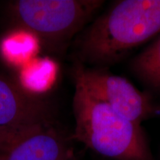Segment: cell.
I'll list each match as a JSON object with an SVG mask.
<instances>
[{
    "mask_svg": "<svg viewBox=\"0 0 160 160\" xmlns=\"http://www.w3.org/2000/svg\"><path fill=\"white\" fill-rule=\"evenodd\" d=\"M160 34V0H121L95 17L73 40L75 58L104 68Z\"/></svg>",
    "mask_w": 160,
    "mask_h": 160,
    "instance_id": "1",
    "label": "cell"
},
{
    "mask_svg": "<svg viewBox=\"0 0 160 160\" xmlns=\"http://www.w3.org/2000/svg\"><path fill=\"white\" fill-rule=\"evenodd\" d=\"M75 126L71 139L114 160H153L141 125L118 114L73 74Z\"/></svg>",
    "mask_w": 160,
    "mask_h": 160,
    "instance_id": "2",
    "label": "cell"
},
{
    "mask_svg": "<svg viewBox=\"0 0 160 160\" xmlns=\"http://www.w3.org/2000/svg\"><path fill=\"white\" fill-rule=\"evenodd\" d=\"M104 4L103 0H18L8 4V12L48 51L63 54Z\"/></svg>",
    "mask_w": 160,
    "mask_h": 160,
    "instance_id": "3",
    "label": "cell"
},
{
    "mask_svg": "<svg viewBox=\"0 0 160 160\" xmlns=\"http://www.w3.org/2000/svg\"><path fill=\"white\" fill-rule=\"evenodd\" d=\"M72 142L55 122L0 128V160H65Z\"/></svg>",
    "mask_w": 160,
    "mask_h": 160,
    "instance_id": "4",
    "label": "cell"
},
{
    "mask_svg": "<svg viewBox=\"0 0 160 160\" xmlns=\"http://www.w3.org/2000/svg\"><path fill=\"white\" fill-rule=\"evenodd\" d=\"M72 74L82 79L86 87L108 105L116 113L141 125L156 113L151 97L142 93L125 78L104 68H89L75 60Z\"/></svg>",
    "mask_w": 160,
    "mask_h": 160,
    "instance_id": "5",
    "label": "cell"
},
{
    "mask_svg": "<svg viewBox=\"0 0 160 160\" xmlns=\"http://www.w3.org/2000/svg\"><path fill=\"white\" fill-rule=\"evenodd\" d=\"M54 122L45 100L0 75V128Z\"/></svg>",
    "mask_w": 160,
    "mask_h": 160,
    "instance_id": "6",
    "label": "cell"
},
{
    "mask_svg": "<svg viewBox=\"0 0 160 160\" xmlns=\"http://www.w3.org/2000/svg\"><path fill=\"white\" fill-rule=\"evenodd\" d=\"M131 68L145 85L160 91V34L132 59Z\"/></svg>",
    "mask_w": 160,
    "mask_h": 160,
    "instance_id": "7",
    "label": "cell"
},
{
    "mask_svg": "<svg viewBox=\"0 0 160 160\" xmlns=\"http://www.w3.org/2000/svg\"><path fill=\"white\" fill-rule=\"evenodd\" d=\"M65 160H79V158H78L77 156L76 155V153H74L73 156H71V157L68 158V159Z\"/></svg>",
    "mask_w": 160,
    "mask_h": 160,
    "instance_id": "8",
    "label": "cell"
},
{
    "mask_svg": "<svg viewBox=\"0 0 160 160\" xmlns=\"http://www.w3.org/2000/svg\"><path fill=\"white\" fill-rule=\"evenodd\" d=\"M156 113H158V114H159V113H160V108H157V111H156Z\"/></svg>",
    "mask_w": 160,
    "mask_h": 160,
    "instance_id": "9",
    "label": "cell"
}]
</instances>
